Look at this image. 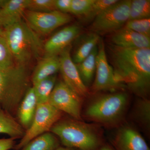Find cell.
I'll return each mask as SVG.
<instances>
[{
  "mask_svg": "<svg viewBox=\"0 0 150 150\" xmlns=\"http://www.w3.org/2000/svg\"><path fill=\"white\" fill-rule=\"evenodd\" d=\"M109 52L119 81L140 98H146L150 86V48H127L110 44Z\"/></svg>",
  "mask_w": 150,
  "mask_h": 150,
  "instance_id": "cell-1",
  "label": "cell"
},
{
  "mask_svg": "<svg viewBox=\"0 0 150 150\" xmlns=\"http://www.w3.org/2000/svg\"><path fill=\"white\" fill-rule=\"evenodd\" d=\"M3 29L4 37L16 64L25 66L43 50V43L37 33L22 19Z\"/></svg>",
  "mask_w": 150,
  "mask_h": 150,
  "instance_id": "cell-2",
  "label": "cell"
},
{
  "mask_svg": "<svg viewBox=\"0 0 150 150\" xmlns=\"http://www.w3.org/2000/svg\"><path fill=\"white\" fill-rule=\"evenodd\" d=\"M65 147L78 150H96L103 144L101 137L94 127L81 121H59L51 128Z\"/></svg>",
  "mask_w": 150,
  "mask_h": 150,
  "instance_id": "cell-3",
  "label": "cell"
},
{
  "mask_svg": "<svg viewBox=\"0 0 150 150\" xmlns=\"http://www.w3.org/2000/svg\"><path fill=\"white\" fill-rule=\"evenodd\" d=\"M129 104L128 94L123 92L101 95L87 105L84 115L88 120L108 127L120 123Z\"/></svg>",
  "mask_w": 150,
  "mask_h": 150,
  "instance_id": "cell-4",
  "label": "cell"
},
{
  "mask_svg": "<svg viewBox=\"0 0 150 150\" xmlns=\"http://www.w3.org/2000/svg\"><path fill=\"white\" fill-rule=\"evenodd\" d=\"M29 88L25 66L16 64L0 69V107L11 114L18 109Z\"/></svg>",
  "mask_w": 150,
  "mask_h": 150,
  "instance_id": "cell-5",
  "label": "cell"
},
{
  "mask_svg": "<svg viewBox=\"0 0 150 150\" xmlns=\"http://www.w3.org/2000/svg\"><path fill=\"white\" fill-rule=\"evenodd\" d=\"M131 1H118L103 11L93 21L92 32L99 35L117 31L129 21Z\"/></svg>",
  "mask_w": 150,
  "mask_h": 150,
  "instance_id": "cell-6",
  "label": "cell"
},
{
  "mask_svg": "<svg viewBox=\"0 0 150 150\" xmlns=\"http://www.w3.org/2000/svg\"><path fill=\"white\" fill-rule=\"evenodd\" d=\"M62 112L48 102L38 104L35 115L30 126L25 132L15 149H21L28 143L41 134L50 131L62 117Z\"/></svg>",
  "mask_w": 150,
  "mask_h": 150,
  "instance_id": "cell-7",
  "label": "cell"
},
{
  "mask_svg": "<svg viewBox=\"0 0 150 150\" xmlns=\"http://www.w3.org/2000/svg\"><path fill=\"white\" fill-rule=\"evenodd\" d=\"M82 98L74 92L63 81L56 83L48 102L76 120H81Z\"/></svg>",
  "mask_w": 150,
  "mask_h": 150,
  "instance_id": "cell-8",
  "label": "cell"
},
{
  "mask_svg": "<svg viewBox=\"0 0 150 150\" xmlns=\"http://www.w3.org/2000/svg\"><path fill=\"white\" fill-rule=\"evenodd\" d=\"M24 15L26 23L37 34L46 35L71 21L68 14L59 11L37 12L26 10Z\"/></svg>",
  "mask_w": 150,
  "mask_h": 150,
  "instance_id": "cell-9",
  "label": "cell"
},
{
  "mask_svg": "<svg viewBox=\"0 0 150 150\" xmlns=\"http://www.w3.org/2000/svg\"><path fill=\"white\" fill-rule=\"evenodd\" d=\"M98 45L95 79L92 89L95 92L115 91L118 89L123 88L125 85L119 81L112 67L109 65L105 53L104 43L101 39Z\"/></svg>",
  "mask_w": 150,
  "mask_h": 150,
  "instance_id": "cell-10",
  "label": "cell"
},
{
  "mask_svg": "<svg viewBox=\"0 0 150 150\" xmlns=\"http://www.w3.org/2000/svg\"><path fill=\"white\" fill-rule=\"evenodd\" d=\"M71 49V46H69L59 54V71L64 83L79 96L85 97L88 94V88L82 81L76 65L73 62Z\"/></svg>",
  "mask_w": 150,
  "mask_h": 150,
  "instance_id": "cell-11",
  "label": "cell"
},
{
  "mask_svg": "<svg viewBox=\"0 0 150 150\" xmlns=\"http://www.w3.org/2000/svg\"><path fill=\"white\" fill-rule=\"evenodd\" d=\"M80 27L77 25L67 26L52 35L43 45L45 56H59L79 36Z\"/></svg>",
  "mask_w": 150,
  "mask_h": 150,
  "instance_id": "cell-12",
  "label": "cell"
},
{
  "mask_svg": "<svg viewBox=\"0 0 150 150\" xmlns=\"http://www.w3.org/2000/svg\"><path fill=\"white\" fill-rule=\"evenodd\" d=\"M112 144L113 150H150L139 131L129 126L119 128L112 140Z\"/></svg>",
  "mask_w": 150,
  "mask_h": 150,
  "instance_id": "cell-13",
  "label": "cell"
},
{
  "mask_svg": "<svg viewBox=\"0 0 150 150\" xmlns=\"http://www.w3.org/2000/svg\"><path fill=\"white\" fill-rule=\"evenodd\" d=\"M110 44L127 48H150V38L123 27L113 32L110 37Z\"/></svg>",
  "mask_w": 150,
  "mask_h": 150,
  "instance_id": "cell-14",
  "label": "cell"
},
{
  "mask_svg": "<svg viewBox=\"0 0 150 150\" xmlns=\"http://www.w3.org/2000/svg\"><path fill=\"white\" fill-rule=\"evenodd\" d=\"M30 0H7L0 8V27L4 28L21 20Z\"/></svg>",
  "mask_w": 150,
  "mask_h": 150,
  "instance_id": "cell-15",
  "label": "cell"
},
{
  "mask_svg": "<svg viewBox=\"0 0 150 150\" xmlns=\"http://www.w3.org/2000/svg\"><path fill=\"white\" fill-rule=\"evenodd\" d=\"M38 103L33 87H30L22 100L17 109L19 123L27 129L35 115Z\"/></svg>",
  "mask_w": 150,
  "mask_h": 150,
  "instance_id": "cell-16",
  "label": "cell"
},
{
  "mask_svg": "<svg viewBox=\"0 0 150 150\" xmlns=\"http://www.w3.org/2000/svg\"><path fill=\"white\" fill-rule=\"evenodd\" d=\"M60 58L59 56H45L38 63L33 74V84L44 79L56 75L60 70Z\"/></svg>",
  "mask_w": 150,
  "mask_h": 150,
  "instance_id": "cell-17",
  "label": "cell"
},
{
  "mask_svg": "<svg viewBox=\"0 0 150 150\" xmlns=\"http://www.w3.org/2000/svg\"><path fill=\"white\" fill-rule=\"evenodd\" d=\"M24 133L23 127L11 114L0 107V134L16 139L22 138Z\"/></svg>",
  "mask_w": 150,
  "mask_h": 150,
  "instance_id": "cell-18",
  "label": "cell"
},
{
  "mask_svg": "<svg viewBox=\"0 0 150 150\" xmlns=\"http://www.w3.org/2000/svg\"><path fill=\"white\" fill-rule=\"evenodd\" d=\"M100 40L99 35L94 33L85 35L80 41L72 58L74 63L77 64L86 58L98 46Z\"/></svg>",
  "mask_w": 150,
  "mask_h": 150,
  "instance_id": "cell-19",
  "label": "cell"
},
{
  "mask_svg": "<svg viewBox=\"0 0 150 150\" xmlns=\"http://www.w3.org/2000/svg\"><path fill=\"white\" fill-rule=\"evenodd\" d=\"M98 52L97 46L86 58L76 64L82 81L87 88L91 84L95 74Z\"/></svg>",
  "mask_w": 150,
  "mask_h": 150,
  "instance_id": "cell-20",
  "label": "cell"
},
{
  "mask_svg": "<svg viewBox=\"0 0 150 150\" xmlns=\"http://www.w3.org/2000/svg\"><path fill=\"white\" fill-rule=\"evenodd\" d=\"M133 116L142 128L149 132L150 129V101L147 98H140L134 105Z\"/></svg>",
  "mask_w": 150,
  "mask_h": 150,
  "instance_id": "cell-21",
  "label": "cell"
},
{
  "mask_svg": "<svg viewBox=\"0 0 150 150\" xmlns=\"http://www.w3.org/2000/svg\"><path fill=\"white\" fill-rule=\"evenodd\" d=\"M59 140L53 133L48 132L38 136L21 150H55L59 146Z\"/></svg>",
  "mask_w": 150,
  "mask_h": 150,
  "instance_id": "cell-22",
  "label": "cell"
},
{
  "mask_svg": "<svg viewBox=\"0 0 150 150\" xmlns=\"http://www.w3.org/2000/svg\"><path fill=\"white\" fill-rule=\"evenodd\" d=\"M56 76L53 75L33 85L38 104L48 102L56 84Z\"/></svg>",
  "mask_w": 150,
  "mask_h": 150,
  "instance_id": "cell-23",
  "label": "cell"
},
{
  "mask_svg": "<svg viewBox=\"0 0 150 150\" xmlns=\"http://www.w3.org/2000/svg\"><path fill=\"white\" fill-rule=\"evenodd\" d=\"M150 16V0L131 1L129 8V21L149 18Z\"/></svg>",
  "mask_w": 150,
  "mask_h": 150,
  "instance_id": "cell-24",
  "label": "cell"
},
{
  "mask_svg": "<svg viewBox=\"0 0 150 150\" xmlns=\"http://www.w3.org/2000/svg\"><path fill=\"white\" fill-rule=\"evenodd\" d=\"M117 0H95L88 11L82 17L84 23L93 21L108 8L117 3Z\"/></svg>",
  "mask_w": 150,
  "mask_h": 150,
  "instance_id": "cell-25",
  "label": "cell"
},
{
  "mask_svg": "<svg viewBox=\"0 0 150 150\" xmlns=\"http://www.w3.org/2000/svg\"><path fill=\"white\" fill-rule=\"evenodd\" d=\"M15 60L5 38L0 37V69L13 66Z\"/></svg>",
  "mask_w": 150,
  "mask_h": 150,
  "instance_id": "cell-26",
  "label": "cell"
},
{
  "mask_svg": "<svg viewBox=\"0 0 150 150\" xmlns=\"http://www.w3.org/2000/svg\"><path fill=\"white\" fill-rule=\"evenodd\" d=\"M124 27L137 33L150 37V18L128 21Z\"/></svg>",
  "mask_w": 150,
  "mask_h": 150,
  "instance_id": "cell-27",
  "label": "cell"
},
{
  "mask_svg": "<svg viewBox=\"0 0 150 150\" xmlns=\"http://www.w3.org/2000/svg\"><path fill=\"white\" fill-rule=\"evenodd\" d=\"M27 10L37 12L56 10L55 0H30Z\"/></svg>",
  "mask_w": 150,
  "mask_h": 150,
  "instance_id": "cell-28",
  "label": "cell"
},
{
  "mask_svg": "<svg viewBox=\"0 0 150 150\" xmlns=\"http://www.w3.org/2000/svg\"><path fill=\"white\" fill-rule=\"evenodd\" d=\"M95 0H72L71 13L75 15L83 16L94 2Z\"/></svg>",
  "mask_w": 150,
  "mask_h": 150,
  "instance_id": "cell-29",
  "label": "cell"
},
{
  "mask_svg": "<svg viewBox=\"0 0 150 150\" xmlns=\"http://www.w3.org/2000/svg\"><path fill=\"white\" fill-rule=\"evenodd\" d=\"M72 0H55L56 10L68 14L71 11Z\"/></svg>",
  "mask_w": 150,
  "mask_h": 150,
  "instance_id": "cell-30",
  "label": "cell"
},
{
  "mask_svg": "<svg viewBox=\"0 0 150 150\" xmlns=\"http://www.w3.org/2000/svg\"><path fill=\"white\" fill-rule=\"evenodd\" d=\"M15 139L10 138L0 139V150H9L14 147Z\"/></svg>",
  "mask_w": 150,
  "mask_h": 150,
  "instance_id": "cell-31",
  "label": "cell"
},
{
  "mask_svg": "<svg viewBox=\"0 0 150 150\" xmlns=\"http://www.w3.org/2000/svg\"><path fill=\"white\" fill-rule=\"evenodd\" d=\"M96 150H113V149L109 145L103 144Z\"/></svg>",
  "mask_w": 150,
  "mask_h": 150,
  "instance_id": "cell-32",
  "label": "cell"
},
{
  "mask_svg": "<svg viewBox=\"0 0 150 150\" xmlns=\"http://www.w3.org/2000/svg\"><path fill=\"white\" fill-rule=\"evenodd\" d=\"M55 150H76L74 149H71V148L67 147H59L56 149Z\"/></svg>",
  "mask_w": 150,
  "mask_h": 150,
  "instance_id": "cell-33",
  "label": "cell"
},
{
  "mask_svg": "<svg viewBox=\"0 0 150 150\" xmlns=\"http://www.w3.org/2000/svg\"><path fill=\"white\" fill-rule=\"evenodd\" d=\"M4 35V29H3L2 28L0 27V37L3 36Z\"/></svg>",
  "mask_w": 150,
  "mask_h": 150,
  "instance_id": "cell-34",
  "label": "cell"
}]
</instances>
